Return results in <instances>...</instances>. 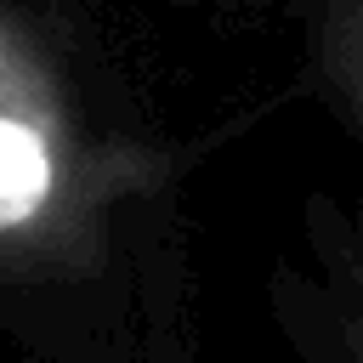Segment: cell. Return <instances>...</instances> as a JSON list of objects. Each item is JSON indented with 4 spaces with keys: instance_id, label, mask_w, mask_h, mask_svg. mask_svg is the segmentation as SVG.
Returning <instances> with one entry per match:
<instances>
[{
    "instance_id": "6da1fadb",
    "label": "cell",
    "mask_w": 363,
    "mask_h": 363,
    "mask_svg": "<svg viewBox=\"0 0 363 363\" xmlns=\"http://www.w3.org/2000/svg\"><path fill=\"white\" fill-rule=\"evenodd\" d=\"M51 193V159L40 147V136L6 113L0 119V227H23Z\"/></svg>"
}]
</instances>
